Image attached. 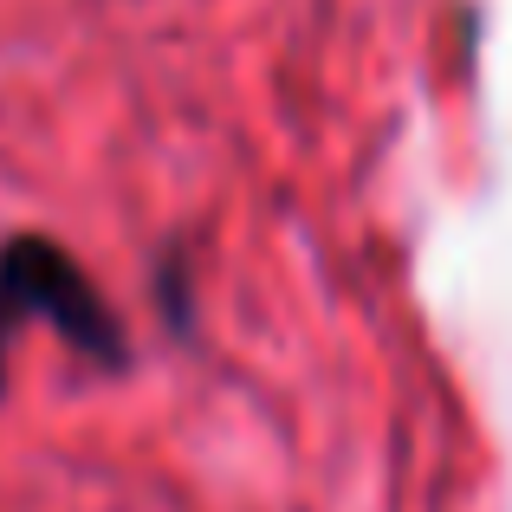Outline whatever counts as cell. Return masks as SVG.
Masks as SVG:
<instances>
[{
    "label": "cell",
    "instance_id": "obj_1",
    "mask_svg": "<svg viewBox=\"0 0 512 512\" xmlns=\"http://www.w3.org/2000/svg\"><path fill=\"white\" fill-rule=\"evenodd\" d=\"M52 325L78 357H91L98 370H124L130 363V331L111 312V299L98 292V279L72 260L52 234H13L0 247V344L13 325Z\"/></svg>",
    "mask_w": 512,
    "mask_h": 512
},
{
    "label": "cell",
    "instance_id": "obj_2",
    "mask_svg": "<svg viewBox=\"0 0 512 512\" xmlns=\"http://www.w3.org/2000/svg\"><path fill=\"white\" fill-rule=\"evenodd\" d=\"M0 389H7V344H0Z\"/></svg>",
    "mask_w": 512,
    "mask_h": 512
}]
</instances>
